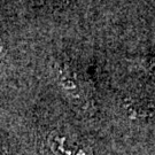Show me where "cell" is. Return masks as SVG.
<instances>
[{
	"mask_svg": "<svg viewBox=\"0 0 155 155\" xmlns=\"http://www.w3.org/2000/svg\"><path fill=\"white\" fill-rule=\"evenodd\" d=\"M6 53V50H5V45H4V41H2V39L0 37V58L4 55Z\"/></svg>",
	"mask_w": 155,
	"mask_h": 155,
	"instance_id": "2",
	"label": "cell"
},
{
	"mask_svg": "<svg viewBox=\"0 0 155 155\" xmlns=\"http://www.w3.org/2000/svg\"><path fill=\"white\" fill-rule=\"evenodd\" d=\"M52 150L56 155H91L86 147L81 146L77 141L68 138L66 136H56L51 141Z\"/></svg>",
	"mask_w": 155,
	"mask_h": 155,
	"instance_id": "1",
	"label": "cell"
}]
</instances>
